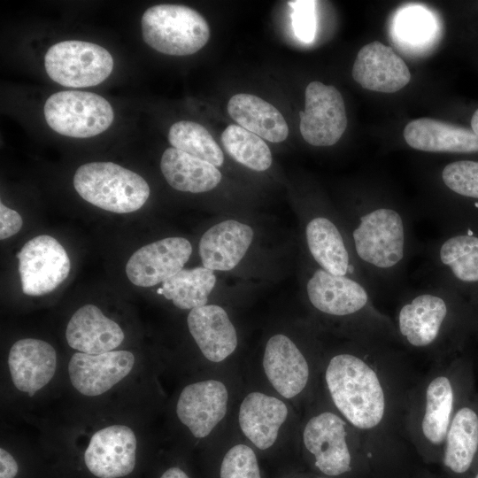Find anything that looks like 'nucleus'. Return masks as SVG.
I'll list each match as a JSON object with an SVG mask.
<instances>
[{"label": "nucleus", "instance_id": "obj_1", "mask_svg": "<svg viewBox=\"0 0 478 478\" xmlns=\"http://www.w3.org/2000/svg\"><path fill=\"white\" fill-rule=\"evenodd\" d=\"M323 379L333 406L363 440L372 478H406L419 467L404 428L417 377L400 347L352 340L328 358Z\"/></svg>", "mask_w": 478, "mask_h": 478}, {"label": "nucleus", "instance_id": "obj_2", "mask_svg": "<svg viewBox=\"0 0 478 478\" xmlns=\"http://www.w3.org/2000/svg\"><path fill=\"white\" fill-rule=\"evenodd\" d=\"M391 318L402 348L432 363L465 352L478 331V306L434 283L402 294Z\"/></svg>", "mask_w": 478, "mask_h": 478}, {"label": "nucleus", "instance_id": "obj_3", "mask_svg": "<svg viewBox=\"0 0 478 478\" xmlns=\"http://www.w3.org/2000/svg\"><path fill=\"white\" fill-rule=\"evenodd\" d=\"M475 389L474 364L465 352L432 363L417 377L408 392L404 428L412 449L425 464L441 463L451 420Z\"/></svg>", "mask_w": 478, "mask_h": 478}, {"label": "nucleus", "instance_id": "obj_4", "mask_svg": "<svg viewBox=\"0 0 478 478\" xmlns=\"http://www.w3.org/2000/svg\"><path fill=\"white\" fill-rule=\"evenodd\" d=\"M306 294L316 312L344 322L351 340L402 348L392 318L375 305L373 294L359 281L319 266L307 280Z\"/></svg>", "mask_w": 478, "mask_h": 478}, {"label": "nucleus", "instance_id": "obj_5", "mask_svg": "<svg viewBox=\"0 0 478 478\" xmlns=\"http://www.w3.org/2000/svg\"><path fill=\"white\" fill-rule=\"evenodd\" d=\"M302 440L314 467L324 477L372 478L361 436L335 409L321 410L310 417Z\"/></svg>", "mask_w": 478, "mask_h": 478}, {"label": "nucleus", "instance_id": "obj_6", "mask_svg": "<svg viewBox=\"0 0 478 478\" xmlns=\"http://www.w3.org/2000/svg\"><path fill=\"white\" fill-rule=\"evenodd\" d=\"M423 252L428 283L452 289L478 306V234L443 233Z\"/></svg>", "mask_w": 478, "mask_h": 478}, {"label": "nucleus", "instance_id": "obj_7", "mask_svg": "<svg viewBox=\"0 0 478 478\" xmlns=\"http://www.w3.org/2000/svg\"><path fill=\"white\" fill-rule=\"evenodd\" d=\"M73 186L85 201L116 213L139 210L150 196V187L141 175L112 162L81 166Z\"/></svg>", "mask_w": 478, "mask_h": 478}, {"label": "nucleus", "instance_id": "obj_8", "mask_svg": "<svg viewBox=\"0 0 478 478\" xmlns=\"http://www.w3.org/2000/svg\"><path fill=\"white\" fill-rule=\"evenodd\" d=\"M144 42L157 51L187 56L200 50L210 38L205 19L182 4H162L147 9L142 17Z\"/></svg>", "mask_w": 478, "mask_h": 478}, {"label": "nucleus", "instance_id": "obj_9", "mask_svg": "<svg viewBox=\"0 0 478 478\" xmlns=\"http://www.w3.org/2000/svg\"><path fill=\"white\" fill-rule=\"evenodd\" d=\"M443 193L432 210V219L443 233L478 234V160L459 159L439 173Z\"/></svg>", "mask_w": 478, "mask_h": 478}, {"label": "nucleus", "instance_id": "obj_10", "mask_svg": "<svg viewBox=\"0 0 478 478\" xmlns=\"http://www.w3.org/2000/svg\"><path fill=\"white\" fill-rule=\"evenodd\" d=\"M44 117L57 133L88 138L105 131L114 119L110 103L87 91L64 90L52 94L44 104Z\"/></svg>", "mask_w": 478, "mask_h": 478}, {"label": "nucleus", "instance_id": "obj_11", "mask_svg": "<svg viewBox=\"0 0 478 478\" xmlns=\"http://www.w3.org/2000/svg\"><path fill=\"white\" fill-rule=\"evenodd\" d=\"M45 70L57 83L70 88L100 84L111 74L113 59L104 47L89 42L67 40L47 50Z\"/></svg>", "mask_w": 478, "mask_h": 478}, {"label": "nucleus", "instance_id": "obj_12", "mask_svg": "<svg viewBox=\"0 0 478 478\" xmlns=\"http://www.w3.org/2000/svg\"><path fill=\"white\" fill-rule=\"evenodd\" d=\"M23 292L42 296L57 289L68 276L70 259L58 241L42 235L27 241L17 254Z\"/></svg>", "mask_w": 478, "mask_h": 478}, {"label": "nucleus", "instance_id": "obj_13", "mask_svg": "<svg viewBox=\"0 0 478 478\" xmlns=\"http://www.w3.org/2000/svg\"><path fill=\"white\" fill-rule=\"evenodd\" d=\"M305 110L299 112L300 133L313 146H331L347 127L343 98L333 86L312 81L305 89Z\"/></svg>", "mask_w": 478, "mask_h": 478}, {"label": "nucleus", "instance_id": "obj_14", "mask_svg": "<svg viewBox=\"0 0 478 478\" xmlns=\"http://www.w3.org/2000/svg\"><path fill=\"white\" fill-rule=\"evenodd\" d=\"M440 465L445 478H472L478 466V391L457 409L448 428Z\"/></svg>", "mask_w": 478, "mask_h": 478}, {"label": "nucleus", "instance_id": "obj_15", "mask_svg": "<svg viewBox=\"0 0 478 478\" xmlns=\"http://www.w3.org/2000/svg\"><path fill=\"white\" fill-rule=\"evenodd\" d=\"M137 441L125 425H112L96 431L84 453L86 466L98 478H119L131 474L136 462Z\"/></svg>", "mask_w": 478, "mask_h": 478}, {"label": "nucleus", "instance_id": "obj_16", "mask_svg": "<svg viewBox=\"0 0 478 478\" xmlns=\"http://www.w3.org/2000/svg\"><path fill=\"white\" fill-rule=\"evenodd\" d=\"M191 252L192 246L187 239L164 238L134 252L127 263L126 274L133 284L152 287L181 270Z\"/></svg>", "mask_w": 478, "mask_h": 478}, {"label": "nucleus", "instance_id": "obj_17", "mask_svg": "<svg viewBox=\"0 0 478 478\" xmlns=\"http://www.w3.org/2000/svg\"><path fill=\"white\" fill-rule=\"evenodd\" d=\"M135 364L128 351H112L100 354L74 353L68 364L70 381L84 396H99L124 379Z\"/></svg>", "mask_w": 478, "mask_h": 478}, {"label": "nucleus", "instance_id": "obj_18", "mask_svg": "<svg viewBox=\"0 0 478 478\" xmlns=\"http://www.w3.org/2000/svg\"><path fill=\"white\" fill-rule=\"evenodd\" d=\"M228 392L217 380H206L187 385L181 392L176 413L197 438L207 436L225 417Z\"/></svg>", "mask_w": 478, "mask_h": 478}, {"label": "nucleus", "instance_id": "obj_19", "mask_svg": "<svg viewBox=\"0 0 478 478\" xmlns=\"http://www.w3.org/2000/svg\"><path fill=\"white\" fill-rule=\"evenodd\" d=\"M263 368L274 389L286 398L302 393L311 377L310 364L305 354L289 337L281 334L267 341Z\"/></svg>", "mask_w": 478, "mask_h": 478}, {"label": "nucleus", "instance_id": "obj_20", "mask_svg": "<svg viewBox=\"0 0 478 478\" xmlns=\"http://www.w3.org/2000/svg\"><path fill=\"white\" fill-rule=\"evenodd\" d=\"M352 77L366 89L394 93L409 83L411 73L405 61L392 48L374 41L358 52Z\"/></svg>", "mask_w": 478, "mask_h": 478}, {"label": "nucleus", "instance_id": "obj_21", "mask_svg": "<svg viewBox=\"0 0 478 478\" xmlns=\"http://www.w3.org/2000/svg\"><path fill=\"white\" fill-rule=\"evenodd\" d=\"M8 366L16 389L32 397L52 379L57 366L56 351L40 339H20L11 347Z\"/></svg>", "mask_w": 478, "mask_h": 478}, {"label": "nucleus", "instance_id": "obj_22", "mask_svg": "<svg viewBox=\"0 0 478 478\" xmlns=\"http://www.w3.org/2000/svg\"><path fill=\"white\" fill-rule=\"evenodd\" d=\"M403 135L406 143L418 150L478 154V137L469 127L420 118L410 121Z\"/></svg>", "mask_w": 478, "mask_h": 478}, {"label": "nucleus", "instance_id": "obj_23", "mask_svg": "<svg viewBox=\"0 0 478 478\" xmlns=\"http://www.w3.org/2000/svg\"><path fill=\"white\" fill-rule=\"evenodd\" d=\"M69 346L79 352L100 354L113 351L124 340L118 323L94 305H85L71 317L66 330Z\"/></svg>", "mask_w": 478, "mask_h": 478}, {"label": "nucleus", "instance_id": "obj_24", "mask_svg": "<svg viewBox=\"0 0 478 478\" xmlns=\"http://www.w3.org/2000/svg\"><path fill=\"white\" fill-rule=\"evenodd\" d=\"M189 330L203 355L212 362H220L237 346L236 330L227 312L216 305L190 310Z\"/></svg>", "mask_w": 478, "mask_h": 478}, {"label": "nucleus", "instance_id": "obj_25", "mask_svg": "<svg viewBox=\"0 0 478 478\" xmlns=\"http://www.w3.org/2000/svg\"><path fill=\"white\" fill-rule=\"evenodd\" d=\"M253 235L250 226L234 220L212 226L199 242L203 266L212 271L233 269L245 255Z\"/></svg>", "mask_w": 478, "mask_h": 478}, {"label": "nucleus", "instance_id": "obj_26", "mask_svg": "<svg viewBox=\"0 0 478 478\" xmlns=\"http://www.w3.org/2000/svg\"><path fill=\"white\" fill-rule=\"evenodd\" d=\"M288 417V407L279 398L261 393H249L239 408L238 421L243 435L258 449L275 443L280 428Z\"/></svg>", "mask_w": 478, "mask_h": 478}, {"label": "nucleus", "instance_id": "obj_27", "mask_svg": "<svg viewBox=\"0 0 478 478\" xmlns=\"http://www.w3.org/2000/svg\"><path fill=\"white\" fill-rule=\"evenodd\" d=\"M227 112L238 125L271 143H281L289 135L282 114L270 103L251 94H236L227 103Z\"/></svg>", "mask_w": 478, "mask_h": 478}, {"label": "nucleus", "instance_id": "obj_28", "mask_svg": "<svg viewBox=\"0 0 478 478\" xmlns=\"http://www.w3.org/2000/svg\"><path fill=\"white\" fill-rule=\"evenodd\" d=\"M160 169L172 188L184 192H206L217 187L221 180L215 166L173 147L164 151Z\"/></svg>", "mask_w": 478, "mask_h": 478}, {"label": "nucleus", "instance_id": "obj_29", "mask_svg": "<svg viewBox=\"0 0 478 478\" xmlns=\"http://www.w3.org/2000/svg\"><path fill=\"white\" fill-rule=\"evenodd\" d=\"M216 283L212 270L204 266L181 269L162 283L157 292L183 310L206 305L208 297Z\"/></svg>", "mask_w": 478, "mask_h": 478}, {"label": "nucleus", "instance_id": "obj_30", "mask_svg": "<svg viewBox=\"0 0 478 478\" xmlns=\"http://www.w3.org/2000/svg\"><path fill=\"white\" fill-rule=\"evenodd\" d=\"M221 143L236 162L254 171H266L272 164V154L266 142L238 125H229L221 134Z\"/></svg>", "mask_w": 478, "mask_h": 478}, {"label": "nucleus", "instance_id": "obj_31", "mask_svg": "<svg viewBox=\"0 0 478 478\" xmlns=\"http://www.w3.org/2000/svg\"><path fill=\"white\" fill-rule=\"evenodd\" d=\"M168 141L173 148L216 167L224 162L220 147L208 130L197 122L181 120L173 123L169 128Z\"/></svg>", "mask_w": 478, "mask_h": 478}, {"label": "nucleus", "instance_id": "obj_32", "mask_svg": "<svg viewBox=\"0 0 478 478\" xmlns=\"http://www.w3.org/2000/svg\"><path fill=\"white\" fill-rule=\"evenodd\" d=\"M220 475V478H261L253 450L245 444L229 449L222 459Z\"/></svg>", "mask_w": 478, "mask_h": 478}, {"label": "nucleus", "instance_id": "obj_33", "mask_svg": "<svg viewBox=\"0 0 478 478\" xmlns=\"http://www.w3.org/2000/svg\"><path fill=\"white\" fill-rule=\"evenodd\" d=\"M397 20V33L406 42H421L430 35L432 19L422 10L409 9Z\"/></svg>", "mask_w": 478, "mask_h": 478}, {"label": "nucleus", "instance_id": "obj_34", "mask_svg": "<svg viewBox=\"0 0 478 478\" xmlns=\"http://www.w3.org/2000/svg\"><path fill=\"white\" fill-rule=\"evenodd\" d=\"M292 8L291 21L295 35L304 42H311L316 32L315 1H289Z\"/></svg>", "mask_w": 478, "mask_h": 478}, {"label": "nucleus", "instance_id": "obj_35", "mask_svg": "<svg viewBox=\"0 0 478 478\" xmlns=\"http://www.w3.org/2000/svg\"><path fill=\"white\" fill-rule=\"evenodd\" d=\"M23 224L21 216L14 210L0 204V238H9L17 234Z\"/></svg>", "mask_w": 478, "mask_h": 478}, {"label": "nucleus", "instance_id": "obj_36", "mask_svg": "<svg viewBox=\"0 0 478 478\" xmlns=\"http://www.w3.org/2000/svg\"><path fill=\"white\" fill-rule=\"evenodd\" d=\"M14 458L4 448L0 449V478H14L18 473Z\"/></svg>", "mask_w": 478, "mask_h": 478}, {"label": "nucleus", "instance_id": "obj_37", "mask_svg": "<svg viewBox=\"0 0 478 478\" xmlns=\"http://www.w3.org/2000/svg\"><path fill=\"white\" fill-rule=\"evenodd\" d=\"M160 478H189L187 474L179 467L168 468Z\"/></svg>", "mask_w": 478, "mask_h": 478}, {"label": "nucleus", "instance_id": "obj_38", "mask_svg": "<svg viewBox=\"0 0 478 478\" xmlns=\"http://www.w3.org/2000/svg\"><path fill=\"white\" fill-rule=\"evenodd\" d=\"M406 478H437L428 469L418 467L412 474Z\"/></svg>", "mask_w": 478, "mask_h": 478}, {"label": "nucleus", "instance_id": "obj_39", "mask_svg": "<svg viewBox=\"0 0 478 478\" xmlns=\"http://www.w3.org/2000/svg\"><path fill=\"white\" fill-rule=\"evenodd\" d=\"M469 127L478 137V107L474 111L471 115Z\"/></svg>", "mask_w": 478, "mask_h": 478}, {"label": "nucleus", "instance_id": "obj_40", "mask_svg": "<svg viewBox=\"0 0 478 478\" xmlns=\"http://www.w3.org/2000/svg\"><path fill=\"white\" fill-rule=\"evenodd\" d=\"M472 478H478V466H477L475 472L474 473Z\"/></svg>", "mask_w": 478, "mask_h": 478}, {"label": "nucleus", "instance_id": "obj_41", "mask_svg": "<svg viewBox=\"0 0 478 478\" xmlns=\"http://www.w3.org/2000/svg\"><path fill=\"white\" fill-rule=\"evenodd\" d=\"M317 478H326V477H324V476H320V477H317Z\"/></svg>", "mask_w": 478, "mask_h": 478}]
</instances>
